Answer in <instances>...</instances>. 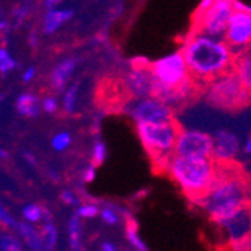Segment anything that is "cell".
<instances>
[{
  "mask_svg": "<svg viewBox=\"0 0 251 251\" xmlns=\"http://www.w3.org/2000/svg\"><path fill=\"white\" fill-rule=\"evenodd\" d=\"M197 204L208 212L212 221L224 226L251 206V177L236 161L217 164L214 185Z\"/></svg>",
  "mask_w": 251,
  "mask_h": 251,
  "instance_id": "6da1fadb",
  "label": "cell"
},
{
  "mask_svg": "<svg viewBox=\"0 0 251 251\" xmlns=\"http://www.w3.org/2000/svg\"><path fill=\"white\" fill-rule=\"evenodd\" d=\"M180 53L185 59L190 75L201 84L232 70L235 57V50L224 39L197 32H190Z\"/></svg>",
  "mask_w": 251,
  "mask_h": 251,
  "instance_id": "7a4b0ae2",
  "label": "cell"
},
{
  "mask_svg": "<svg viewBox=\"0 0 251 251\" xmlns=\"http://www.w3.org/2000/svg\"><path fill=\"white\" fill-rule=\"evenodd\" d=\"M169 176L180 187L184 194L197 204L214 185L217 177V164L212 158L172 155L166 166Z\"/></svg>",
  "mask_w": 251,
  "mask_h": 251,
  "instance_id": "3957f363",
  "label": "cell"
},
{
  "mask_svg": "<svg viewBox=\"0 0 251 251\" xmlns=\"http://www.w3.org/2000/svg\"><path fill=\"white\" fill-rule=\"evenodd\" d=\"M180 129L182 126L176 119L159 124L137 122V134L158 170H166Z\"/></svg>",
  "mask_w": 251,
  "mask_h": 251,
  "instance_id": "277c9868",
  "label": "cell"
},
{
  "mask_svg": "<svg viewBox=\"0 0 251 251\" xmlns=\"http://www.w3.org/2000/svg\"><path fill=\"white\" fill-rule=\"evenodd\" d=\"M208 104L223 111H239L251 104V95L233 70L218 75L203 87Z\"/></svg>",
  "mask_w": 251,
  "mask_h": 251,
  "instance_id": "5b68a950",
  "label": "cell"
},
{
  "mask_svg": "<svg viewBox=\"0 0 251 251\" xmlns=\"http://www.w3.org/2000/svg\"><path fill=\"white\" fill-rule=\"evenodd\" d=\"M149 70L155 78L152 97H155V94L159 89L176 90L193 80L188 71V66L185 63V59L180 51H176L163 59H158L156 62L149 63Z\"/></svg>",
  "mask_w": 251,
  "mask_h": 251,
  "instance_id": "8992f818",
  "label": "cell"
},
{
  "mask_svg": "<svg viewBox=\"0 0 251 251\" xmlns=\"http://www.w3.org/2000/svg\"><path fill=\"white\" fill-rule=\"evenodd\" d=\"M235 3L236 0H215L209 9L201 14H194L191 32L223 39L229 20L235 11Z\"/></svg>",
  "mask_w": 251,
  "mask_h": 251,
  "instance_id": "52a82bcc",
  "label": "cell"
},
{
  "mask_svg": "<svg viewBox=\"0 0 251 251\" xmlns=\"http://www.w3.org/2000/svg\"><path fill=\"white\" fill-rule=\"evenodd\" d=\"M233 50H244L251 47V8L241 2L235 3V11L227 25L224 38Z\"/></svg>",
  "mask_w": 251,
  "mask_h": 251,
  "instance_id": "ba28073f",
  "label": "cell"
},
{
  "mask_svg": "<svg viewBox=\"0 0 251 251\" xmlns=\"http://www.w3.org/2000/svg\"><path fill=\"white\" fill-rule=\"evenodd\" d=\"M212 146L214 139L211 134L199 129H180L176 137L173 153L179 156L212 158Z\"/></svg>",
  "mask_w": 251,
  "mask_h": 251,
  "instance_id": "9c48e42d",
  "label": "cell"
},
{
  "mask_svg": "<svg viewBox=\"0 0 251 251\" xmlns=\"http://www.w3.org/2000/svg\"><path fill=\"white\" fill-rule=\"evenodd\" d=\"M129 115L137 122H148V124H159L175 119L173 108L161 101L156 97H146L134 101L129 108Z\"/></svg>",
  "mask_w": 251,
  "mask_h": 251,
  "instance_id": "30bf717a",
  "label": "cell"
},
{
  "mask_svg": "<svg viewBox=\"0 0 251 251\" xmlns=\"http://www.w3.org/2000/svg\"><path fill=\"white\" fill-rule=\"evenodd\" d=\"M212 159L217 164H230L236 161V156L241 151V142L238 135L229 129H220L214 135Z\"/></svg>",
  "mask_w": 251,
  "mask_h": 251,
  "instance_id": "8fae6325",
  "label": "cell"
},
{
  "mask_svg": "<svg viewBox=\"0 0 251 251\" xmlns=\"http://www.w3.org/2000/svg\"><path fill=\"white\" fill-rule=\"evenodd\" d=\"M153 86H155V78L149 70V63L146 62L142 65H134L132 73L125 80L126 90L135 100L152 97Z\"/></svg>",
  "mask_w": 251,
  "mask_h": 251,
  "instance_id": "7c38bea8",
  "label": "cell"
},
{
  "mask_svg": "<svg viewBox=\"0 0 251 251\" xmlns=\"http://www.w3.org/2000/svg\"><path fill=\"white\" fill-rule=\"evenodd\" d=\"M232 70L251 95V50L244 49L235 53Z\"/></svg>",
  "mask_w": 251,
  "mask_h": 251,
  "instance_id": "4fadbf2b",
  "label": "cell"
},
{
  "mask_svg": "<svg viewBox=\"0 0 251 251\" xmlns=\"http://www.w3.org/2000/svg\"><path fill=\"white\" fill-rule=\"evenodd\" d=\"M71 9H49V12L44 17V32L45 33H54L62 25L73 17Z\"/></svg>",
  "mask_w": 251,
  "mask_h": 251,
  "instance_id": "5bb4252c",
  "label": "cell"
},
{
  "mask_svg": "<svg viewBox=\"0 0 251 251\" xmlns=\"http://www.w3.org/2000/svg\"><path fill=\"white\" fill-rule=\"evenodd\" d=\"M75 65L77 63L74 59H66L56 66V70L53 71V75H51V83L56 89L59 90L63 89L65 83L68 81V78H70V75L75 70Z\"/></svg>",
  "mask_w": 251,
  "mask_h": 251,
  "instance_id": "9a60e30c",
  "label": "cell"
},
{
  "mask_svg": "<svg viewBox=\"0 0 251 251\" xmlns=\"http://www.w3.org/2000/svg\"><path fill=\"white\" fill-rule=\"evenodd\" d=\"M17 110L20 115H25L29 118H33L39 113V105H38V100L36 97L30 95V94H25L20 95L17 100Z\"/></svg>",
  "mask_w": 251,
  "mask_h": 251,
  "instance_id": "2e32d148",
  "label": "cell"
},
{
  "mask_svg": "<svg viewBox=\"0 0 251 251\" xmlns=\"http://www.w3.org/2000/svg\"><path fill=\"white\" fill-rule=\"evenodd\" d=\"M17 229L21 233V236L25 238L29 248H32V250H42L44 248L42 238L35 232V229H32L29 224H17Z\"/></svg>",
  "mask_w": 251,
  "mask_h": 251,
  "instance_id": "e0dca14e",
  "label": "cell"
},
{
  "mask_svg": "<svg viewBox=\"0 0 251 251\" xmlns=\"http://www.w3.org/2000/svg\"><path fill=\"white\" fill-rule=\"evenodd\" d=\"M81 224H80V217L75 215L71 218L70 226H68V232H70V245L73 250H80L81 248Z\"/></svg>",
  "mask_w": 251,
  "mask_h": 251,
  "instance_id": "ac0fdd59",
  "label": "cell"
},
{
  "mask_svg": "<svg viewBox=\"0 0 251 251\" xmlns=\"http://www.w3.org/2000/svg\"><path fill=\"white\" fill-rule=\"evenodd\" d=\"M77 97H78V84L71 86L66 90L63 95V108L68 113H73L75 110V104H77Z\"/></svg>",
  "mask_w": 251,
  "mask_h": 251,
  "instance_id": "d6986e66",
  "label": "cell"
},
{
  "mask_svg": "<svg viewBox=\"0 0 251 251\" xmlns=\"http://www.w3.org/2000/svg\"><path fill=\"white\" fill-rule=\"evenodd\" d=\"M126 238L129 241V244L132 245L134 250H139V251H146L148 250V245L140 239L139 233H137V229L132 223H128V227H126Z\"/></svg>",
  "mask_w": 251,
  "mask_h": 251,
  "instance_id": "ffe728a7",
  "label": "cell"
},
{
  "mask_svg": "<svg viewBox=\"0 0 251 251\" xmlns=\"http://www.w3.org/2000/svg\"><path fill=\"white\" fill-rule=\"evenodd\" d=\"M73 139H71V134L70 132H59L53 137V140H51V146L54 151H65L68 146L71 145Z\"/></svg>",
  "mask_w": 251,
  "mask_h": 251,
  "instance_id": "44dd1931",
  "label": "cell"
},
{
  "mask_svg": "<svg viewBox=\"0 0 251 251\" xmlns=\"http://www.w3.org/2000/svg\"><path fill=\"white\" fill-rule=\"evenodd\" d=\"M42 215L44 212L38 204H27V206H25V209H23V217L29 223H38L42 218Z\"/></svg>",
  "mask_w": 251,
  "mask_h": 251,
  "instance_id": "7402d4cb",
  "label": "cell"
},
{
  "mask_svg": "<svg viewBox=\"0 0 251 251\" xmlns=\"http://www.w3.org/2000/svg\"><path fill=\"white\" fill-rule=\"evenodd\" d=\"M229 248L230 250H242V251H251V232L241 236V238H236V239H232L229 242Z\"/></svg>",
  "mask_w": 251,
  "mask_h": 251,
  "instance_id": "603a6c76",
  "label": "cell"
},
{
  "mask_svg": "<svg viewBox=\"0 0 251 251\" xmlns=\"http://www.w3.org/2000/svg\"><path fill=\"white\" fill-rule=\"evenodd\" d=\"M44 235H45V248H54L56 247V242H57V232H56V227L49 223V224H45V229H44Z\"/></svg>",
  "mask_w": 251,
  "mask_h": 251,
  "instance_id": "cb8c5ba5",
  "label": "cell"
},
{
  "mask_svg": "<svg viewBox=\"0 0 251 251\" xmlns=\"http://www.w3.org/2000/svg\"><path fill=\"white\" fill-rule=\"evenodd\" d=\"M0 248L6 251H20L23 250V245L12 235H2V238H0Z\"/></svg>",
  "mask_w": 251,
  "mask_h": 251,
  "instance_id": "d4e9b609",
  "label": "cell"
},
{
  "mask_svg": "<svg viewBox=\"0 0 251 251\" xmlns=\"http://www.w3.org/2000/svg\"><path fill=\"white\" fill-rule=\"evenodd\" d=\"M107 156V148L102 142H97L94 146V152H92V161L94 166H100L104 163V159Z\"/></svg>",
  "mask_w": 251,
  "mask_h": 251,
  "instance_id": "484cf974",
  "label": "cell"
},
{
  "mask_svg": "<svg viewBox=\"0 0 251 251\" xmlns=\"http://www.w3.org/2000/svg\"><path fill=\"white\" fill-rule=\"evenodd\" d=\"M100 214V208L97 204H92V203H86V204H81V206L77 209V215L80 218H94Z\"/></svg>",
  "mask_w": 251,
  "mask_h": 251,
  "instance_id": "4316f807",
  "label": "cell"
},
{
  "mask_svg": "<svg viewBox=\"0 0 251 251\" xmlns=\"http://www.w3.org/2000/svg\"><path fill=\"white\" fill-rule=\"evenodd\" d=\"M101 218L105 224L108 226H115L119 223V215L115 209H111V208H105L101 211Z\"/></svg>",
  "mask_w": 251,
  "mask_h": 251,
  "instance_id": "83f0119b",
  "label": "cell"
},
{
  "mask_svg": "<svg viewBox=\"0 0 251 251\" xmlns=\"http://www.w3.org/2000/svg\"><path fill=\"white\" fill-rule=\"evenodd\" d=\"M15 66H17V63H15V60L11 56L2 59V60H0V74H8L9 71L14 70Z\"/></svg>",
  "mask_w": 251,
  "mask_h": 251,
  "instance_id": "f1b7e54d",
  "label": "cell"
},
{
  "mask_svg": "<svg viewBox=\"0 0 251 251\" xmlns=\"http://www.w3.org/2000/svg\"><path fill=\"white\" fill-rule=\"evenodd\" d=\"M57 107H59V102H57V100L53 98V97L45 98L44 102H42V108H44L45 111H47V113H54V111L57 110Z\"/></svg>",
  "mask_w": 251,
  "mask_h": 251,
  "instance_id": "f546056e",
  "label": "cell"
},
{
  "mask_svg": "<svg viewBox=\"0 0 251 251\" xmlns=\"http://www.w3.org/2000/svg\"><path fill=\"white\" fill-rule=\"evenodd\" d=\"M60 197H62L63 203L71 204V206H74V204H77V203H78V200H77L75 194H74V193H71V191H63Z\"/></svg>",
  "mask_w": 251,
  "mask_h": 251,
  "instance_id": "4dcf8cb0",
  "label": "cell"
},
{
  "mask_svg": "<svg viewBox=\"0 0 251 251\" xmlns=\"http://www.w3.org/2000/svg\"><path fill=\"white\" fill-rule=\"evenodd\" d=\"M214 2H215V0H201L200 5L197 6V9H196L194 14H201V12H204V11L209 9V8L214 5Z\"/></svg>",
  "mask_w": 251,
  "mask_h": 251,
  "instance_id": "1f68e13d",
  "label": "cell"
},
{
  "mask_svg": "<svg viewBox=\"0 0 251 251\" xmlns=\"http://www.w3.org/2000/svg\"><path fill=\"white\" fill-rule=\"evenodd\" d=\"M95 166H92V167H89L86 172H84V176H83V179H84V182H92L94 179H95Z\"/></svg>",
  "mask_w": 251,
  "mask_h": 251,
  "instance_id": "d6a6232c",
  "label": "cell"
},
{
  "mask_svg": "<svg viewBox=\"0 0 251 251\" xmlns=\"http://www.w3.org/2000/svg\"><path fill=\"white\" fill-rule=\"evenodd\" d=\"M35 74H36V70H35L33 66H29L27 70L25 71V74H23V80H25V81H30L35 77Z\"/></svg>",
  "mask_w": 251,
  "mask_h": 251,
  "instance_id": "836d02e7",
  "label": "cell"
},
{
  "mask_svg": "<svg viewBox=\"0 0 251 251\" xmlns=\"http://www.w3.org/2000/svg\"><path fill=\"white\" fill-rule=\"evenodd\" d=\"M100 248H101L102 251H115V250H118V247H116L115 244H113V242H110V241L102 242Z\"/></svg>",
  "mask_w": 251,
  "mask_h": 251,
  "instance_id": "e575fe53",
  "label": "cell"
},
{
  "mask_svg": "<svg viewBox=\"0 0 251 251\" xmlns=\"http://www.w3.org/2000/svg\"><path fill=\"white\" fill-rule=\"evenodd\" d=\"M26 14H27V9H25V8H18L17 11H15V18H17V23H20L23 18L26 17Z\"/></svg>",
  "mask_w": 251,
  "mask_h": 251,
  "instance_id": "d590c367",
  "label": "cell"
},
{
  "mask_svg": "<svg viewBox=\"0 0 251 251\" xmlns=\"http://www.w3.org/2000/svg\"><path fill=\"white\" fill-rule=\"evenodd\" d=\"M244 152L251 156V134L248 135V139H247V142L244 145Z\"/></svg>",
  "mask_w": 251,
  "mask_h": 251,
  "instance_id": "8d00e7d4",
  "label": "cell"
},
{
  "mask_svg": "<svg viewBox=\"0 0 251 251\" xmlns=\"http://www.w3.org/2000/svg\"><path fill=\"white\" fill-rule=\"evenodd\" d=\"M60 2L62 0H45V5H47L49 9H51V8H56Z\"/></svg>",
  "mask_w": 251,
  "mask_h": 251,
  "instance_id": "74e56055",
  "label": "cell"
},
{
  "mask_svg": "<svg viewBox=\"0 0 251 251\" xmlns=\"http://www.w3.org/2000/svg\"><path fill=\"white\" fill-rule=\"evenodd\" d=\"M36 39H38V38H36V35H35V33H32V35H30V44L33 45V47L36 45Z\"/></svg>",
  "mask_w": 251,
  "mask_h": 251,
  "instance_id": "f35d334b",
  "label": "cell"
},
{
  "mask_svg": "<svg viewBox=\"0 0 251 251\" xmlns=\"http://www.w3.org/2000/svg\"><path fill=\"white\" fill-rule=\"evenodd\" d=\"M8 27V23L6 21H0V30H5Z\"/></svg>",
  "mask_w": 251,
  "mask_h": 251,
  "instance_id": "ab89813d",
  "label": "cell"
},
{
  "mask_svg": "<svg viewBox=\"0 0 251 251\" xmlns=\"http://www.w3.org/2000/svg\"><path fill=\"white\" fill-rule=\"evenodd\" d=\"M25 156L27 158V161H29V163H32V164L35 163V158H33L32 155H29V153H25Z\"/></svg>",
  "mask_w": 251,
  "mask_h": 251,
  "instance_id": "60d3db41",
  "label": "cell"
},
{
  "mask_svg": "<svg viewBox=\"0 0 251 251\" xmlns=\"http://www.w3.org/2000/svg\"><path fill=\"white\" fill-rule=\"evenodd\" d=\"M0 158H8V152L6 151H3V149H0Z\"/></svg>",
  "mask_w": 251,
  "mask_h": 251,
  "instance_id": "b9f144b4",
  "label": "cell"
},
{
  "mask_svg": "<svg viewBox=\"0 0 251 251\" xmlns=\"http://www.w3.org/2000/svg\"><path fill=\"white\" fill-rule=\"evenodd\" d=\"M2 217H3V211H2V208H0V223H2Z\"/></svg>",
  "mask_w": 251,
  "mask_h": 251,
  "instance_id": "7bdbcfd3",
  "label": "cell"
},
{
  "mask_svg": "<svg viewBox=\"0 0 251 251\" xmlns=\"http://www.w3.org/2000/svg\"><path fill=\"white\" fill-rule=\"evenodd\" d=\"M250 232H251V206H250Z\"/></svg>",
  "mask_w": 251,
  "mask_h": 251,
  "instance_id": "ee69618b",
  "label": "cell"
},
{
  "mask_svg": "<svg viewBox=\"0 0 251 251\" xmlns=\"http://www.w3.org/2000/svg\"><path fill=\"white\" fill-rule=\"evenodd\" d=\"M3 101V97H0V102H2Z\"/></svg>",
  "mask_w": 251,
  "mask_h": 251,
  "instance_id": "f6af8a7d",
  "label": "cell"
}]
</instances>
